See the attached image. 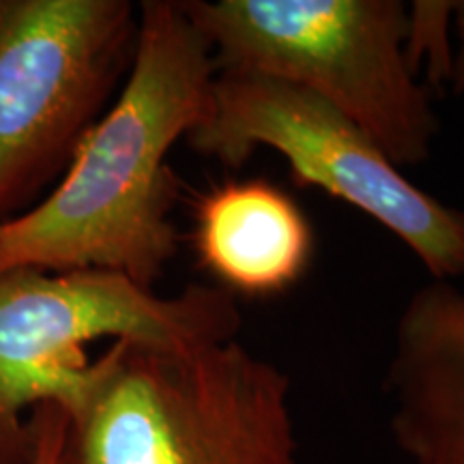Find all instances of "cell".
<instances>
[{"mask_svg":"<svg viewBox=\"0 0 464 464\" xmlns=\"http://www.w3.org/2000/svg\"><path fill=\"white\" fill-rule=\"evenodd\" d=\"M216 80L211 45L181 0H144L123 86L50 194L0 226V274L103 269L144 288L177 254L168 155L202 125Z\"/></svg>","mask_w":464,"mask_h":464,"instance_id":"cell-1","label":"cell"},{"mask_svg":"<svg viewBox=\"0 0 464 464\" xmlns=\"http://www.w3.org/2000/svg\"><path fill=\"white\" fill-rule=\"evenodd\" d=\"M0 464H3V462H0Z\"/></svg>","mask_w":464,"mask_h":464,"instance_id":"cell-12","label":"cell"},{"mask_svg":"<svg viewBox=\"0 0 464 464\" xmlns=\"http://www.w3.org/2000/svg\"><path fill=\"white\" fill-rule=\"evenodd\" d=\"M456 26L458 33H460V48L454 54V63H451V75H450V84L454 89L456 95L464 97V3H458L456 9Z\"/></svg>","mask_w":464,"mask_h":464,"instance_id":"cell-11","label":"cell"},{"mask_svg":"<svg viewBox=\"0 0 464 464\" xmlns=\"http://www.w3.org/2000/svg\"><path fill=\"white\" fill-rule=\"evenodd\" d=\"M130 0H0V226L42 202L130 72Z\"/></svg>","mask_w":464,"mask_h":464,"instance_id":"cell-5","label":"cell"},{"mask_svg":"<svg viewBox=\"0 0 464 464\" xmlns=\"http://www.w3.org/2000/svg\"><path fill=\"white\" fill-rule=\"evenodd\" d=\"M458 3H437V0H420L409 9V24H406L404 54L411 72L417 75V69L426 61V73L430 84L440 89L450 82L451 52L450 28L456 20Z\"/></svg>","mask_w":464,"mask_h":464,"instance_id":"cell-9","label":"cell"},{"mask_svg":"<svg viewBox=\"0 0 464 464\" xmlns=\"http://www.w3.org/2000/svg\"><path fill=\"white\" fill-rule=\"evenodd\" d=\"M69 417L58 404L45 402L34 406L28 415V450L26 464H65Z\"/></svg>","mask_w":464,"mask_h":464,"instance_id":"cell-10","label":"cell"},{"mask_svg":"<svg viewBox=\"0 0 464 464\" xmlns=\"http://www.w3.org/2000/svg\"><path fill=\"white\" fill-rule=\"evenodd\" d=\"M393 445L413 464H464V284L430 280L396 318L382 381Z\"/></svg>","mask_w":464,"mask_h":464,"instance_id":"cell-7","label":"cell"},{"mask_svg":"<svg viewBox=\"0 0 464 464\" xmlns=\"http://www.w3.org/2000/svg\"><path fill=\"white\" fill-rule=\"evenodd\" d=\"M243 316L222 286L189 284L160 297L131 277L103 269L0 274V462L26 464L28 415L52 402L69 411L102 338L147 344L237 340Z\"/></svg>","mask_w":464,"mask_h":464,"instance_id":"cell-4","label":"cell"},{"mask_svg":"<svg viewBox=\"0 0 464 464\" xmlns=\"http://www.w3.org/2000/svg\"><path fill=\"white\" fill-rule=\"evenodd\" d=\"M65 413V464H299L288 374L239 340H116Z\"/></svg>","mask_w":464,"mask_h":464,"instance_id":"cell-2","label":"cell"},{"mask_svg":"<svg viewBox=\"0 0 464 464\" xmlns=\"http://www.w3.org/2000/svg\"><path fill=\"white\" fill-rule=\"evenodd\" d=\"M216 73H263L314 92L398 168L426 164L440 123L404 54L402 0H181Z\"/></svg>","mask_w":464,"mask_h":464,"instance_id":"cell-3","label":"cell"},{"mask_svg":"<svg viewBox=\"0 0 464 464\" xmlns=\"http://www.w3.org/2000/svg\"><path fill=\"white\" fill-rule=\"evenodd\" d=\"M185 140L228 168H239L258 147L274 149L295 181L379 222L432 280H464L462 208L411 183L362 127L314 92L263 73H216L211 110Z\"/></svg>","mask_w":464,"mask_h":464,"instance_id":"cell-6","label":"cell"},{"mask_svg":"<svg viewBox=\"0 0 464 464\" xmlns=\"http://www.w3.org/2000/svg\"><path fill=\"white\" fill-rule=\"evenodd\" d=\"M194 249L230 295L274 297L295 286L314 256L304 208L266 179L226 181L196 202Z\"/></svg>","mask_w":464,"mask_h":464,"instance_id":"cell-8","label":"cell"}]
</instances>
